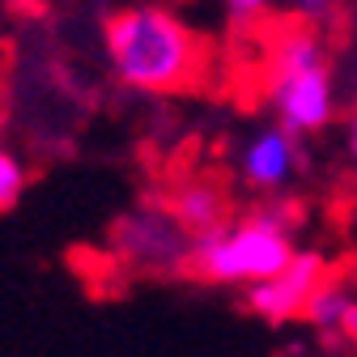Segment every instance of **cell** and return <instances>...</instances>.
<instances>
[{
	"instance_id": "cell-7",
	"label": "cell",
	"mask_w": 357,
	"mask_h": 357,
	"mask_svg": "<svg viewBox=\"0 0 357 357\" xmlns=\"http://www.w3.org/2000/svg\"><path fill=\"white\" fill-rule=\"evenodd\" d=\"M162 208L178 221V230H183L192 243L204 238V234L226 230L230 217H234V200H230L226 183H217V178H208V174L170 183L166 196H162Z\"/></svg>"
},
{
	"instance_id": "cell-11",
	"label": "cell",
	"mask_w": 357,
	"mask_h": 357,
	"mask_svg": "<svg viewBox=\"0 0 357 357\" xmlns=\"http://www.w3.org/2000/svg\"><path fill=\"white\" fill-rule=\"evenodd\" d=\"M340 336L357 349V302H353V310H349V319H344V328H340Z\"/></svg>"
},
{
	"instance_id": "cell-6",
	"label": "cell",
	"mask_w": 357,
	"mask_h": 357,
	"mask_svg": "<svg viewBox=\"0 0 357 357\" xmlns=\"http://www.w3.org/2000/svg\"><path fill=\"white\" fill-rule=\"evenodd\" d=\"M302 166H306L302 141L289 137V132L277 128V123L251 132L243 141V149H238V178L259 196H281Z\"/></svg>"
},
{
	"instance_id": "cell-12",
	"label": "cell",
	"mask_w": 357,
	"mask_h": 357,
	"mask_svg": "<svg viewBox=\"0 0 357 357\" xmlns=\"http://www.w3.org/2000/svg\"><path fill=\"white\" fill-rule=\"evenodd\" d=\"M349 158H353V166H357V107H353V115H349Z\"/></svg>"
},
{
	"instance_id": "cell-4",
	"label": "cell",
	"mask_w": 357,
	"mask_h": 357,
	"mask_svg": "<svg viewBox=\"0 0 357 357\" xmlns=\"http://www.w3.org/2000/svg\"><path fill=\"white\" fill-rule=\"evenodd\" d=\"M268 107L277 115V128L289 137H315L336 123V81L332 68H306L289 77H268Z\"/></svg>"
},
{
	"instance_id": "cell-14",
	"label": "cell",
	"mask_w": 357,
	"mask_h": 357,
	"mask_svg": "<svg viewBox=\"0 0 357 357\" xmlns=\"http://www.w3.org/2000/svg\"><path fill=\"white\" fill-rule=\"evenodd\" d=\"M9 5H17V9H26V5H34V0H9Z\"/></svg>"
},
{
	"instance_id": "cell-13",
	"label": "cell",
	"mask_w": 357,
	"mask_h": 357,
	"mask_svg": "<svg viewBox=\"0 0 357 357\" xmlns=\"http://www.w3.org/2000/svg\"><path fill=\"white\" fill-rule=\"evenodd\" d=\"M344 281H349V289H357V255L344 264Z\"/></svg>"
},
{
	"instance_id": "cell-3",
	"label": "cell",
	"mask_w": 357,
	"mask_h": 357,
	"mask_svg": "<svg viewBox=\"0 0 357 357\" xmlns=\"http://www.w3.org/2000/svg\"><path fill=\"white\" fill-rule=\"evenodd\" d=\"M111 251L141 273H188L192 238L178 230V221L162 208V200H149L111 226Z\"/></svg>"
},
{
	"instance_id": "cell-2",
	"label": "cell",
	"mask_w": 357,
	"mask_h": 357,
	"mask_svg": "<svg viewBox=\"0 0 357 357\" xmlns=\"http://www.w3.org/2000/svg\"><path fill=\"white\" fill-rule=\"evenodd\" d=\"M298 255L294 234L264 226L259 217H238L226 230L204 234L192 243V259H188V277L204 281V285H259L273 281L277 273H285L289 259Z\"/></svg>"
},
{
	"instance_id": "cell-10",
	"label": "cell",
	"mask_w": 357,
	"mask_h": 357,
	"mask_svg": "<svg viewBox=\"0 0 357 357\" xmlns=\"http://www.w3.org/2000/svg\"><path fill=\"white\" fill-rule=\"evenodd\" d=\"M221 5H226V13L234 22H255V17H268L281 0H221Z\"/></svg>"
},
{
	"instance_id": "cell-8",
	"label": "cell",
	"mask_w": 357,
	"mask_h": 357,
	"mask_svg": "<svg viewBox=\"0 0 357 357\" xmlns=\"http://www.w3.org/2000/svg\"><path fill=\"white\" fill-rule=\"evenodd\" d=\"M353 289H349V281L336 273L332 281H324L315 294H310V302H306V310H302V319L310 324V328H319L324 336H340V328H344V319H349V310H353Z\"/></svg>"
},
{
	"instance_id": "cell-9",
	"label": "cell",
	"mask_w": 357,
	"mask_h": 357,
	"mask_svg": "<svg viewBox=\"0 0 357 357\" xmlns=\"http://www.w3.org/2000/svg\"><path fill=\"white\" fill-rule=\"evenodd\" d=\"M26 166L9 153V149H0V213H9L17 208V200L26 196Z\"/></svg>"
},
{
	"instance_id": "cell-1",
	"label": "cell",
	"mask_w": 357,
	"mask_h": 357,
	"mask_svg": "<svg viewBox=\"0 0 357 357\" xmlns=\"http://www.w3.org/2000/svg\"><path fill=\"white\" fill-rule=\"evenodd\" d=\"M107 60L111 73L141 94H183L204 81L208 68V43L178 22L170 9L158 5H132L107 17Z\"/></svg>"
},
{
	"instance_id": "cell-5",
	"label": "cell",
	"mask_w": 357,
	"mask_h": 357,
	"mask_svg": "<svg viewBox=\"0 0 357 357\" xmlns=\"http://www.w3.org/2000/svg\"><path fill=\"white\" fill-rule=\"evenodd\" d=\"M332 259L324 251H298L289 259L285 273H277L273 281H259L243 294V306L251 310L255 319L264 324H289V319H302V310L310 302V294H315L324 281H332Z\"/></svg>"
}]
</instances>
